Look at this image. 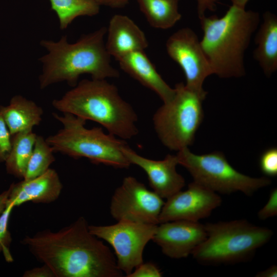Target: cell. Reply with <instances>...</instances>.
<instances>
[{"label":"cell","instance_id":"1","mask_svg":"<svg viewBox=\"0 0 277 277\" xmlns=\"http://www.w3.org/2000/svg\"><path fill=\"white\" fill-rule=\"evenodd\" d=\"M85 217L57 231L46 229L22 241L55 277H121L123 273L110 248L89 231Z\"/></svg>","mask_w":277,"mask_h":277},{"label":"cell","instance_id":"2","mask_svg":"<svg viewBox=\"0 0 277 277\" xmlns=\"http://www.w3.org/2000/svg\"><path fill=\"white\" fill-rule=\"evenodd\" d=\"M106 33L107 28L102 27L72 44L66 35L57 42L42 40L40 45L48 53L39 59L43 65L38 77L39 88L44 89L62 82L73 87L83 74L95 80L118 77L120 73L111 65L104 42Z\"/></svg>","mask_w":277,"mask_h":277},{"label":"cell","instance_id":"3","mask_svg":"<svg viewBox=\"0 0 277 277\" xmlns=\"http://www.w3.org/2000/svg\"><path fill=\"white\" fill-rule=\"evenodd\" d=\"M199 19L203 32L200 43L212 73L221 78L244 76L245 53L258 28L259 13L232 5L221 17Z\"/></svg>","mask_w":277,"mask_h":277},{"label":"cell","instance_id":"4","mask_svg":"<svg viewBox=\"0 0 277 277\" xmlns=\"http://www.w3.org/2000/svg\"><path fill=\"white\" fill-rule=\"evenodd\" d=\"M52 105L63 113L98 123L107 132L124 140L138 132L134 109L122 97L116 86L106 80L84 79Z\"/></svg>","mask_w":277,"mask_h":277},{"label":"cell","instance_id":"5","mask_svg":"<svg viewBox=\"0 0 277 277\" xmlns=\"http://www.w3.org/2000/svg\"><path fill=\"white\" fill-rule=\"evenodd\" d=\"M63 127L46 138L54 152L74 159L85 157L92 163L128 168L131 165L122 148L126 140L105 133L102 127L87 128L86 121L70 113H53Z\"/></svg>","mask_w":277,"mask_h":277},{"label":"cell","instance_id":"6","mask_svg":"<svg viewBox=\"0 0 277 277\" xmlns=\"http://www.w3.org/2000/svg\"><path fill=\"white\" fill-rule=\"evenodd\" d=\"M206 239L192 252L204 265L233 264L250 259L273 235L270 229L246 220L207 223Z\"/></svg>","mask_w":277,"mask_h":277},{"label":"cell","instance_id":"7","mask_svg":"<svg viewBox=\"0 0 277 277\" xmlns=\"http://www.w3.org/2000/svg\"><path fill=\"white\" fill-rule=\"evenodd\" d=\"M174 88L173 97L156 110L152 122L162 144L177 152L192 144L204 118L203 102L207 93L196 92L182 82Z\"/></svg>","mask_w":277,"mask_h":277},{"label":"cell","instance_id":"8","mask_svg":"<svg viewBox=\"0 0 277 277\" xmlns=\"http://www.w3.org/2000/svg\"><path fill=\"white\" fill-rule=\"evenodd\" d=\"M176 155L179 164L188 171L194 182L216 193L241 192L251 196L271 183L266 177H253L239 172L221 152L196 154L186 147Z\"/></svg>","mask_w":277,"mask_h":277},{"label":"cell","instance_id":"9","mask_svg":"<svg viewBox=\"0 0 277 277\" xmlns=\"http://www.w3.org/2000/svg\"><path fill=\"white\" fill-rule=\"evenodd\" d=\"M157 225L117 221L111 225H89L90 232L113 248L118 268L127 276L143 263V252Z\"/></svg>","mask_w":277,"mask_h":277},{"label":"cell","instance_id":"10","mask_svg":"<svg viewBox=\"0 0 277 277\" xmlns=\"http://www.w3.org/2000/svg\"><path fill=\"white\" fill-rule=\"evenodd\" d=\"M163 199L134 177L126 176L112 196L110 214L117 221L158 225Z\"/></svg>","mask_w":277,"mask_h":277},{"label":"cell","instance_id":"11","mask_svg":"<svg viewBox=\"0 0 277 277\" xmlns=\"http://www.w3.org/2000/svg\"><path fill=\"white\" fill-rule=\"evenodd\" d=\"M166 48L168 55L183 71L185 85L196 92L207 93L203 89V83L213 73L194 31L188 27L178 30L169 37Z\"/></svg>","mask_w":277,"mask_h":277},{"label":"cell","instance_id":"12","mask_svg":"<svg viewBox=\"0 0 277 277\" xmlns=\"http://www.w3.org/2000/svg\"><path fill=\"white\" fill-rule=\"evenodd\" d=\"M222 202L217 193L193 181L186 190L167 199L160 214L159 224L176 220L199 222L209 216Z\"/></svg>","mask_w":277,"mask_h":277},{"label":"cell","instance_id":"13","mask_svg":"<svg viewBox=\"0 0 277 277\" xmlns=\"http://www.w3.org/2000/svg\"><path fill=\"white\" fill-rule=\"evenodd\" d=\"M159 224L152 240L171 259L187 258L206 238L205 225L199 222L176 220Z\"/></svg>","mask_w":277,"mask_h":277},{"label":"cell","instance_id":"14","mask_svg":"<svg viewBox=\"0 0 277 277\" xmlns=\"http://www.w3.org/2000/svg\"><path fill=\"white\" fill-rule=\"evenodd\" d=\"M122 151L131 165H135L145 172L150 186L162 198L170 197L185 185L184 178L176 169L179 165L176 155L168 154L162 160H154L139 155L127 144Z\"/></svg>","mask_w":277,"mask_h":277},{"label":"cell","instance_id":"15","mask_svg":"<svg viewBox=\"0 0 277 277\" xmlns=\"http://www.w3.org/2000/svg\"><path fill=\"white\" fill-rule=\"evenodd\" d=\"M8 201L15 207L25 203H50L60 196L63 184L57 172L49 168L42 175L30 180H22L10 186Z\"/></svg>","mask_w":277,"mask_h":277},{"label":"cell","instance_id":"16","mask_svg":"<svg viewBox=\"0 0 277 277\" xmlns=\"http://www.w3.org/2000/svg\"><path fill=\"white\" fill-rule=\"evenodd\" d=\"M107 32L106 49L116 60L129 53L144 51L148 46L144 32L126 15H113Z\"/></svg>","mask_w":277,"mask_h":277},{"label":"cell","instance_id":"17","mask_svg":"<svg viewBox=\"0 0 277 277\" xmlns=\"http://www.w3.org/2000/svg\"><path fill=\"white\" fill-rule=\"evenodd\" d=\"M117 61L122 70L156 93L163 103L173 97L174 88L164 80L144 51L129 53Z\"/></svg>","mask_w":277,"mask_h":277},{"label":"cell","instance_id":"18","mask_svg":"<svg viewBox=\"0 0 277 277\" xmlns=\"http://www.w3.org/2000/svg\"><path fill=\"white\" fill-rule=\"evenodd\" d=\"M43 110L34 101L21 95L13 96L6 106H0V113L11 134L32 131L40 124Z\"/></svg>","mask_w":277,"mask_h":277},{"label":"cell","instance_id":"19","mask_svg":"<svg viewBox=\"0 0 277 277\" xmlns=\"http://www.w3.org/2000/svg\"><path fill=\"white\" fill-rule=\"evenodd\" d=\"M253 57L264 74L270 77L277 69V16L267 11L263 15L254 38Z\"/></svg>","mask_w":277,"mask_h":277},{"label":"cell","instance_id":"20","mask_svg":"<svg viewBox=\"0 0 277 277\" xmlns=\"http://www.w3.org/2000/svg\"><path fill=\"white\" fill-rule=\"evenodd\" d=\"M36 135L32 131H29L12 136L11 148L4 162L8 173L24 179Z\"/></svg>","mask_w":277,"mask_h":277},{"label":"cell","instance_id":"21","mask_svg":"<svg viewBox=\"0 0 277 277\" xmlns=\"http://www.w3.org/2000/svg\"><path fill=\"white\" fill-rule=\"evenodd\" d=\"M140 9L153 27L167 29L181 18L178 2L173 0H136Z\"/></svg>","mask_w":277,"mask_h":277},{"label":"cell","instance_id":"22","mask_svg":"<svg viewBox=\"0 0 277 277\" xmlns=\"http://www.w3.org/2000/svg\"><path fill=\"white\" fill-rule=\"evenodd\" d=\"M51 8L58 18L60 28L66 29L76 17L92 16L100 11V6L93 0H48Z\"/></svg>","mask_w":277,"mask_h":277},{"label":"cell","instance_id":"23","mask_svg":"<svg viewBox=\"0 0 277 277\" xmlns=\"http://www.w3.org/2000/svg\"><path fill=\"white\" fill-rule=\"evenodd\" d=\"M52 147L46 138L37 135L33 151L23 180H30L38 176L50 168L55 161Z\"/></svg>","mask_w":277,"mask_h":277},{"label":"cell","instance_id":"24","mask_svg":"<svg viewBox=\"0 0 277 277\" xmlns=\"http://www.w3.org/2000/svg\"><path fill=\"white\" fill-rule=\"evenodd\" d=\"M14 207L13 204L8 201L6 207L0 216V253H3L5 260L8 263L13 261L10 251L12 238L8 230V222Z\"/></svg>","mask_w":277,"mask_h":277},{"label":"cell","instance_id":"25","mask_svg":"<svg viewBox=\"0 0 277 277\" xmlns=\"http://www.w3.org/2000/svg\"><path fill=\"white\" fill-rule=\"evenodd\" d=\"M259 165L262 173L267 176L277 175V148L271 147L261 154Z\"/></svg>","mask_w":277,"mask_h":277},{"label":"cell","instance_id":"26","mask_svg":"<svg viewBox=\"0 0 277 277\" xmlns=\"http://www.w3.org/2000/svg\"><path fill=\"white\" fill-rule=\"evenodd\" d=\"M12 135L0 113V163L5 162L10 151Z\"/></svg>","mask_w":277,"mask_h":277},{"label":"cell","instance_id":"27","mask_svg":"<svg viewBox=\"0 0 277 277\" xmlns=\"http://www.w3.org/2000/svg\"><path fill=\"white\" fill-rule=\"evenodd\" d=\"M162 272L151 262L142 263L137 266L127 277H161Z\"/></svg>","mask_w":277,"mask_h":277},{"label":"cell","instance_id":"28","mask_svg":"<svg viewBox=\"0 0 277 277\" xmlns=\"http://www.w3.org/2000/svg\"><path fill=\"white\" fill-rule=\"evenodd\" d=\"M258 217L261 220L277 215V189L273 188L270 192L267 203L258 212Z\"/></svg>","mask_w":277,"mask_h":277},{"label":"cell","instance_id":"29","mask_svg":"<svg viewBox=\"0 0 277 277\" xmlns=\"http://www.w3.org/2000/svg\"><path fill=\"white\" fill-rule=\"evenodd\" d=\"M23 277H55V275L47 265L44 264L37 267H34L24 272Z\"/></svg>","mask_w":277,"mask_h":277},{"label":"cell","instance_id":"30","mask_svg":"<svg viewBox=\"0 0 277 277\" xmlns=\"http://www.w3.org/2000/svg\"><path fill=\"white\" fill-rule=\"evenodd\" d=\"M199 18L205 15L206 10L213 11L216 7L218 0H196Z\"/></svg>","mask_w":277,"mask_h":277},{"label":"cell","instance_id":"31","mask_svg":"<svg viewBox=\"0 0 277 277\" xmlns=\"http://www.w3.org/2000/svg\"><path fill=\"white\" fill-rule=\"evenodd\" d=\"M98 5L112 8H121L125 7L129 0H93Z\"/></svg>","mask_w":277,"mask_h":277},{"label":"cell","instance_id":"32","mask_svg":"<svg viewBox=\"0 0 277 277\" xmlns=\"http://www.w3.org/2000/svg\"><path fill=\"white\" fill-rule=\"evenodd\" d=\"M257 277H276L277 266L272 265L265 270L259 272L255 275Z\"/></svg>","mask_w":277,"mask_h":277},{"label":"cell","instance_id":"33","mask_svg":"<svg viewBox=\"0 0 277 277\" xmlns=\"http://www.w3.org/2000/svg\"><path fill=\"white\" fill-rule=\"evenodd\" d=\"M10 191V187L9 188L0 193V216L6 207L9 196Z\"/></svg>","mask_w":277,"mask_h":277},{"label":"cell","instance_id":"34","mask_svg":"<svg viewBox=\"0 0 277 277\" xmlns=\"http://www.w3.org/2000/svg\"><path fill=\"white\" fill-rule=\"evenodd\" d=\"M232 5L238 7L245 9V7L249 0H230Z\"/></svg>","mask_w":277,"mask_h":277},{"label":"cell","instance_id":"35","mask_svg":"<svg viewBox=\"0 0 277 277\" xmlns=\"http://www.w3.org/2000/svg\"><path fill=\"white\" fill-rule=\"evenodd\" d=\"M173 1H177V2L179 1V0H173Z\"/></svg>","mask_w":277,"mask_h":277}]
</instances>
